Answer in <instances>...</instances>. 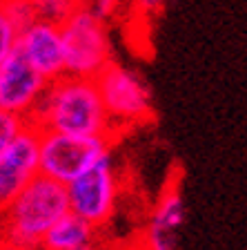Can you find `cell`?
Segmentation results:
<instances>
[{
  "label": "cell",
  "mask_w": 247,
  "mask_h": 250,
  "mask_svg": "<svg viewBox=\"0 0 247 250\" xmlns=\"http://www.w3.org/2000/svg\"><path fill=\"white\" fill-rule=\"evenodd\" d=\"M29 121L45 132L116 139L94 78L60 76L47 83Z\"/></svg>",
  "instance_id": "1"
},
{
  "label": "cell",
  "mask_w": 247,
  "mask_h": 250,
  "mask_svg": "<svg viewBox=\"0 0 247 250\" xmlns=\"http://www.w3.org/2000/svg\"><path fill=\"white\" fill-rule=\"evenodd\" d=\"M65 212H69L67 188L36 174L0 210V237L25 250H40L45 232Z\"/></svg>",
  "instance_id": "2"
},
{
  "label": "cell",
  "mask_w": 247,
  "mask_h": 250,
  "mask_svg": "<svg viewBox=\"0 0 247 250\" xmlns=\"http://www.w3.org/2000/svg\"><path fill=\"white\" fill-rule=\"evenodd\" d=\"M65 74L76 78H94L112 62V45L105 21L94 16L85 5H78L60 22Z\"/></svg>",
  "instance_id": "3"
},
{
  "label": "cell",
  "mask_w": 247,
  "mask_h": 250,
  "mask_svg": "<svg viewBox=\"0 0 247 250\" xmlns=\"http://www.w3.org/2000/svg\"><path fill=\"white\" fill-rule=\"evenodd\" d=\"M65 188L69 212L82 217L98 230L105 228L116 214L120 199V177L114 152L103 154Z\"/></svg>",
  "instance_id": "4"
},
{
  "label": "cell",
  "mask_w": 247,
  "mask_h": 250,
  "mask_svg": "<svg viewBox=\"0 0 247 250\" xmlns=\"http://www.w3.org/2000/svg\"><path fill=\"white\" fill-rule=\"evenodd\" d=\"M94 81L116 136L127 127L143 125L152 119V94L136 72L118 62H109L94 76Z\"/></svg>",
  "instance_id": "5"
},
{
  "label": "cell",
  "mask_w": 247,
  "mask_h": 250,
  "mask_svg": "<svg viewBox=\"0 0 247 250\" xmlns=\"http://www.w3.org/2000/svg\"><path fill=\"white\" fill-rule=\"evenodd\" d=\"M114 141L100 136H69L40 130L38 172L67 186L92 163L112 150Z\"/></svg>",
  "instance_id": "6"
},
{
  "label": "cell",
  "mask_w": 247,
  "mask_h": 250,
  "mask_svg": "<svg viewBox=\"0 0 247 250\" xmlns=\"http://www.w3.org/2000/svg\"><path fill=\"white\" fill-rule=\"evenodd\" d=\"M45 87V78L14 49L0 65V112L29 121Z\"/></svg>",
  "instance_id": "7"
},
{
  "label": "cell",
  "mask_w": 247,
  "mask_h": 250,
  "mask_svg": "<svg viewBox=\"0 0 247 250\" xmlns=\"http://www.w3.org/2000/svg\"><path fill=\"white\" fill-rule=\"evenodd\" d=\"M38 146H40V127L27 121L20 134L11 141L7 152L0 156V210L36 174H40Z\"/></svg>",
  "instance_id": "8"
},
{
  "label": "cell",
  "mask_w": 247,
  "mask_h": 250,
  "mask_svg": "<svg viewBox=\"0 0 247 250\" xmlns=\"http://www.w3.org/2000/svg\"><path fill=\"white\" fill-rule=\"evenodd\" d=\"M16 49L47 83L65 76V49H62L60 25L34 21L18 34Z\"/></svg>",
  "instance_id": "9"
},
{
  "label": "cell",
  "mask_w": 247,
  "mask_h": 250,
  "mask_svg": "<svg viewBox=\"0 0 247 250\" xmlns=\"http://www.w3.org/2000/svg\"><path fill=\"white\" fill-rule=\"evenodd\" d=\"M187 219V206L183 192L176 181H171L158 194L154 208L150 212V221L145 226L140 239L150 250H178L180 230Z\"/></svg>",
  "instance_id": "10"
},
{
  "label": "cell",
  "mask_w": 247,
  "mask_h": 250,
  "mask_svg": "<svg viewBox=\"0 0 247 250\" xmlns=\"http://www.w3.org/2000/svg\"><path fill=\"white\" fill-rule=\"evenodd\" d=\"M98 232L89 221L74 212H65L56 224L45 232L40 250H85L96 248Z\"/></svg>",
  "instance_id": "11"
},
{
  "label": "cell",
  "mask_w": 247,
  "mask_h": 250,
  "mask_svg": "<svg viewBox=\"0 0 247 250\" xmlns=\"http://www.w3.org/2000/svg\"><path fill=\"white\" fill-rule=\"evenodd\" d=\"M76 7L78 5L74 0H40V2L34 5V9H36L38 21H47V22H54V25H60Z\"/></svg>",
  "instance_id": "12"
},
{
  "label": "cell",
  "mask_w": 247,
  "mask_h": 250,
  "mask_svg": "<svg viewBox=\"0 0 247 250\" xmlns=\"http://www.w3.org/2000/svg\"><path fill=\"white\" fill-rule=\"evenodd\" d=\"M0 5H2L5 14L9 16V21L14 22V27L18 29V34H20L25 27H29L34 21H38L36 9H34V5L27 2V0H0Z\"/></svg>",
  "instance_id": "13"
},
{
  "label": "cell",
  "mask_w": 247,
  "mask_h": 250,
  "mask_svg": "<svg viewBox=\"0 0 247 250\" xmlns=\"http://www.w3.org/2000/svg\"><path fill=\"white\" fill-rule=\"evenodd\" d=\"M25 123H27V119L0 112V156L7 152V147L11 146V141L20 134V130L25 127Z\"/></svg>",
  "instance_id": "14"
},
{
  "label": "cell",
  "mask_w": 247,
  "mask_h": 250,
  "mask_svg": "<svg viewBox=\"0 0 247 250\" xmlns=\"http://www.w3.org/2000/svg\"><path fill=\"white\" fill-rule=\"evenodd\" d=\"M16 42H18V29L14 27V22L9 21V16L0 5V65L16 49Z\"/></svg>",
  "instance_id": "15"
},
{
  "label": "cell",
  "mask_w": 247,
  "mask_h": 250,
  "mask_svg": "<svg viewBox=\"0 0 247 250\" xmlns=\"http://www.w3.org/2000/svg\"><path fill=\"white\" fill-rule=\"evenodd\" d=\"M118 2L120 0H87L85 7H87L94 16H98L100 21H107L109 16L118 9Z\"/></svg>",
  "instance_id": "16"
},
{
  "label": "cell",
  "mask_w": 247,
  "mask_h": 250,
  "mask_svg": "<svg viewBox=\"0 0 247 250\" xmlns=\"http://www.w3.org/2000/svg\"><path fill=\"white\" fill-rule=\"evenodd\" d=\"M134 5H136V9H138L140 14L154 16V14H158L165 5H167V0H134Z\"/></svg>",
  "instance_id": "17"
},
{
  "label": "cell",
  "mask_w": 247,
  "mask_h": 250,
  "mask_svg": "<svg viewBox=\"0 0 247 250\" xmlns=\"http://www.w3.org/2000/svg\"><path fill=\"white\" fill-rule=\"evenodd\" d=\"M0 250H25V248H20V246H16V244H11V241L0 237Z\"/></svg>",
  "instance_id": "18"
},
{
  "label": "cell",
  "mask_w": 247,
  "mask_h": 250,
  "mask_svg": "<svg viewBox=\"0 0 247 250\" xmlns=\"http://www.w3.org/2000/svg\"><path fill=\"white\" fill-rule=\"evenodd\" d=\"M123 250H150L147 246L143 244V241H134V244H129V246H125Z\"/></svg>",
  "instance_id": "19"
},
{
  "label": "cell",
  "mask_w": 247,
  "mask_h": 250,
  "mask_svg": "<svg viewBox=\"0 0 247 250\" xmlns=\"http://www.w3.org/2000/svg\"><path fill=\"white\" fill-rule=\"evenodd\" d=\"M74 2H76V5H85V2H87V0H74Z\"/></svg>",
  "instance_id": "20"
},
{
  "label": "cell",
  "mask_w": 247,
  "mask_h": 250,
  "mask_svg": "<svg viewBox=\"0 0 247 250\" xmlns=\"http://www.w3.org/2000/svg\"><path fill=\"white\" fill-rule=\"evenodd\" d=\"M27 2H31V5H36V2H40V0H27Z\"/></svg>",
  "instance_id": "21"
},
{
  "label": "cell",
  "mask_w": 247,
  "mask_h": 250,
  "mask_svg": "<svg viewBox=\"0 0 247 250\" xmlns=\"http://www.w3.org/2000/svg\"><path fill=\"white\" fill-rule=\"evenodd\" d=\"M85 250H96V248H85Z\"/></svg>",
  "instance_id": "22"
}]
</instances>
